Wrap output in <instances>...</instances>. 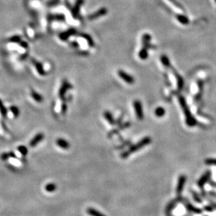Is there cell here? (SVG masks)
Returning <instances> with one entry per match:
<instances>
[{
    "label": "cell",
    "mask_w": 216,
    "mask_h": 216,
    "mask_svg": "<svg viewBox=\"0 0 216 216\" xmlns=\"http://www.w3.org/2000/svg\"><path fill=\"white\" fill-rule=\"evenodd\" d=\"M9 157V153L8 154H7V153H4V154H2V155H1V159H2V160H6Z\"/></svg>",
    "instance_id": "d6a6232c"
},
{
    "label": "cell",
    "mask_w": 216,
    "mask_h": 216,
    "mask_svg": "<svg viewBox=\"0 0 216 216\" xmlns=\"http://www.w3.org/2000/svg\"><path fill=\"white\" fill-rule=\"evenodd\" d=\"M31 95H32V97L34 98V100L37 101V102H41V101H43V98H42L41 96L38 93H37V92L34 91V90H32V91L31 92Z\"/></svg>",
    "instance_id": "44dd1931"
},
{
    "label": "cell",
    "mask_w": 216,
    "mask_h": 216,
    "mask_svg": "<svg viewBox=\"0 0 216 216\" xmlns=\"http://www.w3.org/2000/svg\"><path fill=\"white\" fill-rule=\"evenodd\" d=\"M48 18L51 20H64V16L63 15H53L50 16Z\"/></svg>",
    "instance_id": "d4e9b609"
},
{
    "label": "cell",
    "mask_w": 216,
    "mask_h": 216,
    "mask_svg": "<svg viewBox=\"0 0 216 216\" xmlns=\"http://www.w3.org/2000/svg\"><path fill=\"white\" fill-rule=\"evenodd\" d=\"M57 188V185L54 183H48L46 185L45 189L47 192H54Z\"/></svg>",
    "instance_id": "603a6c76"
},
{
    "label": "cell",
    "mask_w": 216,
    "mask_h": 216,
    "mask_svg": "<svg viewBox=\"0 0 216 216\" xmlns=\"http://www.w3.org/2000/svg\"><path fill=\"white\" fill-rule=\"evenodd\" d=\"M66 105L65 104H64L63 105H62V113H64L66 111Z\"/></svg>",
    "instance_id": "836d02e7"
},
{
    "label": "cell",
    "mask_w": 216,
    "mask_h": 216,
    "mask_svg": "<svg viewBox=\"0 0 216 216\" xmlns=\"http://www.w3.org/2000/svg\"><path fill=\"white\" fill-rule=\"evenodd\" d=\"M81 36H82L83 38H84L85 39L88 41V44H89V46H90V47H94V46H95V42H94L93 39H92L90 35L85 34V33H83V34H81Z\"/></svg>",
    "instance_id": "e0dca14e"
},
{
    "label": "cell",
    "mask_w": 216,
    "mask_h": 216,
    "mask_svg": "<svg viewBox=\"0 0 216 216\" xmlns=\"http://www.w3.org/2000/svg\"><path fill=\"white\" fill-rule=\"evenodd\" d=\"M179 102H180V106H181L182 110H183L185 115L186 123H187V125L190 127L195 126V125L197 124V121L196 120L192 117V115L190 111V109L189 108H188L187 103H186L184 97H179Z\"/></svg>",
    "instance_id": "7a4b0ae2"
},
{
    "label": "cell",
    "mask_w": 216,
    "mask_h": 216,
    "mask_svg": "<svg viewBox=\"0 0 216 216\" xmlns=\"http://www.w3.org/2000/svg\"><path fill=\"white\" fill-rule=\"evenodd\" d=\"M134 107L135 109L136 115L138 119L143 120V108H142V104L141 101L138 100H136L134 101Z\"/></svg>",
    "instance_id": "277c9868"
},
{
    "label": "cell",
    "mask_w": 216,
    "mask_h": 216,
    "mask_svg": "<svg viewBox=\"0 0 216 216\" xmlns=\"http://www.w3.org/2000/svg\"><path fill=\"white\" fill-rule=\"evenodd\" d=\"M11 110V112L14 113V116L16 118H17L18 115H19V113H20V111H19V109L18 108V107L15 106H11L10 108Z\"/></svg>",
    "instance_id": "484cf974"
},
{
    "label": "cell",
    "mask_w": 216,
    "mask_h": 216,
    "mask_svg": "<svg viewBox=\"0 0 216 216\" xmlns=\"http://www.w3.org/2000/svg\"><path fill=\"white\" fill-rule=\"evenodd\" d=\"M160 60H161L162 63L163 65L165 66V67L169 68V66H171V63H170V61H169V59L167 55H162L160 58Z\"/></svg>",
    "instance_id": "ac0fdd59"
},
{
    "label": "cell",
    "mask_w": 216,
    "mask_h": 216,
    "mask_svg": "<svg viewBox=\"0 0 216 216\" xmlns=\"http://www.w3.org/2000/svg\"><path fill=\"white\" fill-rule=\"evenodd\" d=\"M107 13H108V10H107L106 8H101L99 10H97V11L90 14L88 16V19L90 20L97 19V18H99L101 17V16H104L105 15H106Z\"/></svg>",
    "instance_id": "5b68a950"
},
{
    "label": "cell",
    "mask_w": 216,
    "mask_h": 216,
    "mask_svg": "<svg viewBox=\"0 0 216 216\" xmlns=\"http://www.w3.org/2000/svg\"><path fill=\"white\" fill-rule=\"evenodd\" d=\"M43 137H44V135L42 134V133H39V134H36V135L32 138V141H30V143H29V145H30L31 147L36 146V145H37L39 142H41L42 140L43 139Z\"/></svg>",
    "instance_id": "8fae6325"
},
{
    "label": "cell",
    "mask_w": 216,
    "mask_h": 216,
    "mask_svg": "<svg viewBox=\"0 0 216 216\" xmlns=\"http://www.w3.org/2000/svg\"><path fill=\"white\" fill-rule=\"evenodd\" d=\"M9 157H12V158H16V155H15L14 153H9Z\"/></svg>",
    "instance_id": "d590c367"
},
{
    "label": "cell",
    "mask_w": 216,
    "mask_h": 216,
    "mask_svg": "<svg viewBox=\"0 0 216 216\" xmlns=\"http://www.w3.org/2000/svg\"><path fill=\"white\" fill-rule=\"evenodd\" d=\"M207 164H215L216 165V159H208L205 161Z\"/></svg>",
    "instance_id": "4dcf8cb0"
},
{
    "label": "cell",
    "mask_w": 216,
    "mask_h": 216,
    "mask_svg": "<svg viewBox=\"0 0 216 216\" xmlns=\"http://www.w3.org/2000/svg\"><path fill=\"white\" fill-rule=\"evenodd\" d=\"M151 142V138L150 137H145L143 138V139L141 140L138 143H136V145H133L130 148L129 150H127L126 152H124L123 154L121 155V158L123 159H125L127 158H128L129 156L132 153H134L136 152V151L139 150L140 149L142 148L145 147V145H148Z\"/></svg>",
    "instance_id": "6da1fadb"
},
{
    "label": "cell",
    "mask_w": 216,
    "mask_h": 216,
    "mask_svg": "<svg viewBox=\"0 0 216 216\" xmlns=\"http://www.w3.org/2000/svg\"><path fill=\"white\" fill-rule=\"evenodd\" d=\"M83 3H84V0H77L75 6H73L71 9L72 16H73V18H76L78 17L79 12H80V8H81V6L83 4Z\"/></svg>",
    "instance_id": "8992f818"
},
{
    "label": "cell",
    "mask_w": 216,
    "mask_h": 216,
    "mask_svg": "<svg viewBox=\"0 0 216 216\" xmlns=\"http://www.w3.org/2000/svg\"><path fill=\"white\" fill-rule=\"evenodd\" d=\"M21 40V38L19 36H14L9 39V41L11 42H20Z\"/></svg>",
    "instance_id": "f1b7e54d"
},
{
    "label": "cell",
    "mask_w": 216,
    "mask_h": 216,
    "mask_svg": "<svg viewBox=\"0 0 216 216\" xmlns=\"http://www.w3.org/2000/svg\"><path fill=\"white\" fill-rule=\"evenodd\" d=\"M138 56H139V58L141 60H145V59H147L148 57V48L145 47L142 48V49L139 51V53H138Z\"/></svg>",
    "instance_id": "d6986e66"
},
{
    "label": "cell",
    "mask_w": 216,
    "mask_h": 216,
    "mask_svg": "<svg viewBox=\"0 0 216 216\" xmlns=\"http://www.w3.org/2000/svg\"><path fill=\"white\" fill-rule=\"evenodd\" d=\"M215 1H216V0H215Z\"/></svg>",
    "instance_id": "8d00e7d4"
},
{
    "label": "cell",
    "mask_w": 216,
    "mask_h": 216,
    "mask_svg": "<svg viewBox=\"0 0 216 216\" xmlns=\"http://www.w3.org/2000/svg\"><path fill=\"white\" fill-rule=\"evenodd\" d=\"M186 182V176H184V175H182L179 177L178 178V185H177V187H176V192L178 195H180V193L182 192V190H183L185 184Z\"/></svg>",
    "instance_id": "52a82bcc"
},
{
    "label": "cell",
    "mask_w": 216,
    "mask_h": 216,
    "mask_svg": "<svg viewBox=\"0 0 216 216\" xmlns=\"http://www.w3.org/2000/svg\"><path fill=\"white\" fill-rule=\"evenodd\" d=\"M118 74L119 76V77L121 79H123L125 82H126L127 84H134V78L132 76H131L129 73H127V72H125L123 70H119L118 72Z\"/></svg>",
    "instance_id": "3957f363"
},
{
    "label": "cell",
    "mask_w": 216,
    "mask_h": 216,
    "mask_svg": "<svg viewBox=\"0 0 216 216\" xmlns=\"http://www.w3.org/2000/svg\"><path fill=\"white\" fill-rule=\"evenodd\" d=\"M71 46H73V47H75V48L78 47V43H76V42H72Z\"/></svg>",
    "instance_id": "e575fe53"
},
{
    "label": "cell",
    "mask_w": 216,
    "mask_h": 216,
    "mask_svg": "<svg viewBox=\"0 0 216 216\" xmlns=\"http://www.w3.org/2000/svg\"><path fill=\"white\" fill-rule=\"evenodd\" d=\"M75 34H76V30L75 29L71 28V29H69V30L66 31V32L61 33V34H60V36H59V37H60L61 40L65 41V40H67L70 36L74 35Z\"/></svg>",
    "instance_id": "ba28073f"
},
{
    "label": "cell",
    "mask_w": 216,
    "mask_h": 216,
    "mask_svg": "<svg viewBox=\"0 0 216 216\" xmlns=\"http://www.w3.org/2000/svg\"><path fill=\"white\" fill-rule=\"evenodd\" d=\"M87 213L91 216H106L103 213H101V212L98 211V210L95 209V208H88V209H87Z\"/></svg>",
    "instance_id": "2e32d148"
},
{
    "label": "cell",
    "mask_w": 216,
    "mask_h": 216,
    "mask_svg": "<svg viewBox=\"0 0 216 216\" xmlns=\"http://www.w3.org/2000/svg\"><path fill=\"white\" fill-rule=\"evenodd\" d=\"M0 111H1V113L2 114L3 116H5L6 115L7 110L6 109V108L4 107V106L3 105L2 101H1V100H0Z\"/></svg>",
    "instance_id": "83f0119b"
},
{
    "label": "cell",
    "mask_w": 216,
    "mask_h": 216,
    "mask_svg": "<svg viewBox=\"0 0 216 216\" xmlns=\"http://www.w3.org/2000/svg\"><path fill=\"white\" fill-rule=\"evenodd\" d=\"M32 62L34 64L35 67H36V70H37L38 73H39L40 75L43 76V75L46 74V72H45V71H44L43 66H42V64H41L40 62H36V61L34 59H32Z\"/></svg>",
    "instance_id": "7c38bea8"
},
{
    "label": "cell",
    "mask_w": 216,
    "mask_h": 216,
    "mask_svg": "<svg viewBox=\"0 0 216 216\" xmlns=\"http://www.w3.org/2000/svg\"><path fill=\"white\" fill-rule=\"evenodd\" d=\"M151 40V36L148 34H145L142 36V42H143V47L148 48L150 47V42Z\"/></svg>",
    "instance_id": "5bb4252c"
},
{
    "label": "cell",
    "mask_w": 216,
    "mask_h": 216,
    "mask_svg": "<svg viewBox=\"0 0 216 216\" xmlns=\"http://www.w3.org/2000/svg\"><path fill=\"white\" fill-rule=\"evenodd\" d=\"M176 19L178 20L180 23L182 24V25H187L190 23V20L188 19L187 16H184V15H176Z\"/></svg>",
    "instance_id": "9a60e30c"
},
{
    "label": "cell",
    "mask_w": 216,
    "mask_h": 216,
    "mask_svg": "<svg viewBox=\"0 0 216 216\" xmlns=\"http://www.w3.org/2000/svg\"><path fill=\"white\" fill-rule=\"evenodd\" d=\"M56 143L58 146H60L63 149H68L70 147V144L69 142L63 139V138H58L56 141Z\"/></svg>",
    "instance_id": "4fadbf2b"
},
{
    "label": "cell",
    "mask_w": 216,
    "mask_h": 216,
    "mask_svg": "<svg viewBox=\"0 0 216 216\" xmlns=\"http://www.w3.org/2000/svg\"><path fill=\"white\" fill-rule=\"evenodd\" d=\"M104 118L106 119V120L108 121L110 125L115 124V120H114V118H113V117L112 114L110 113L109 111L104 112Z\"/></svg>",
    "instance_id": "ffe728a7"
},
{
    "label": "cell",
    "mask_w": 216,
    "mask_h": 216,
    "mask_svg": "<svg viewBox=\"0 0 216 216\" xmlns=\"http://www.w3.org/2000/svg\"><path fill=\"white\" fill-rule=\"evenodd\" d=\"M71 88H72V86L67 82V81H64L63 83H62V87H61V88L60 90V92H59V96H60V97L63 99L66 92L69 89H70Z\"/></svg>",
    "instance_id": "9c48e42d"
},
{
    "label": "cell",
    "mask_w": 216,
    "mask_h": 216,
    "mask_svg": "<svg viewBox=\"0 0 216 216\" xmlns=\"http://www.w3.org/2000/svg\"><path fill=\"white\" fill-rule=\"evenodd\" d=\"M155 114L159 118L162 117L165 114V110L162 107H158V108H156L155 111Z\"/></svg>",
    "instance_id": "cb8c5ba5"
},
{
    "label": "cell",
    "mask_w": 216,
    "mask_h": 216,
    "mask_svg": "<svg viewBox=\"0 0 216 216\" xmlns=\"http://www.w3.org/2000/svg\"><path fill=\"white\" fill-rule=\"evenodd\" d=\"M210 177V171H207L204 173L203 176L201 177V178L199 179L198 181V186L200 187H203L205 184L208 182V180H209Z\"/></svg>",
    "instance_id": "30bf717a"
},
{
    "label": "cell",
    "mask_w": 216,
    "mask_h": 216,
    "mask_svg": "<svg viewBox=\"0 0 216 216\" xmlns=\"http://www.w3.org/2000/svg\"><path fill=\"white\" fill-rule=\"evenodd\" d=\"M18 150H19V152L21 153L23 155H26L27 153H28V150H27V148L23 146V145H21V146L18 147Z\"/></svg>",
    "instance_id": "4316f807"
},
{
    "label": "cell",
    "mask_w": 216,
    "mask_h": 216,
    "mask_svg": "<svg viewBox=\"0 0 216 216\" xmlns=\"http://www.w3.org/2000/svg\"><path fill=\"white\" fill-rule=\"evenodd\" d=\"M176 76L177 81H178V89L180 90H182V87H183V86H184L183 79H182V78L181 76H180V75L177 74V73H176Z\"/></svg>",
    "instance_id": "7402d4cb"
},
{
    "label": "cell",
    "mask_w": 216,
    "mask_h": 216,
    "mask_svg": "<svg viewBox=\"0 0 216 216\" xmlns=\"http://www.w3.org/2000/svg\"><path fill=\"white\" fill-rule=\"evenodd\" d=\"M19 43H20V45L22 47L25 48H26L28 47V44H27V42H25V41H20L19 42Z\"/></svg>",
    "instance_id": "1f68e13d"
},
{
    "label": "cell",
    "mask_w": 216,
    "mask_h": 216,
    "mask_svg": "<svg viewBox=\"0 0 216 216\" xmlns=\"http://www.w3.org/2000/svg\"><path fill=\"white\" fill-rule=\"evenodd\" d=\"M187 208H188V209H190V210H192V212H195V213H201V210H199L198 208H194L193 206H192V205H190H190H188Z\"/></svg>",
    "instance_id": "f546056e"
}]
</instances>
